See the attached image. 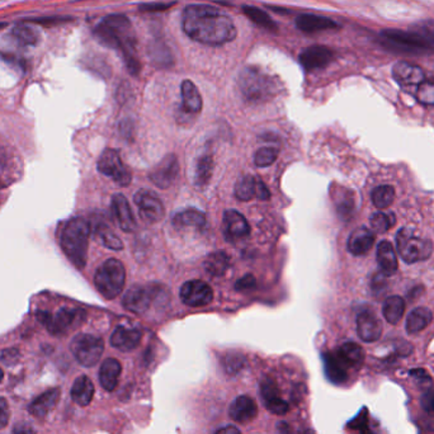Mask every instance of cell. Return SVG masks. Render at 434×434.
<instances>
[{"mask_svg":"<svg viewBox=\"0 0 434 434\" xmlns=\"http://www.w3.org/2000/svg\"><path fill=\"white\" fill-rule=\"evenodd\" d=\"M59 399H60V388L47 390L46 393L40 395L37 399L31 402L28 410L36 418H45L56 407Z\"/></svg>","mask_w":434,"mask_h":434,"instance_id":"27","label":"cell"},{"mask_svg":"<svg viewBox=\"0 0 434 434\" xmlns=\"http://www.w3.org/2000/svg\"><path fill=\"white\" fill-rule=\"evenodd\" d=\"M410 31L414 32L427 45L428 48L434 47V20L416 23Z\"/></svg>","mask_w":434,"mask_h":434,"instance_id":"44","label":"cell"},{"mask_svg":"<svg viewBox=\"0 0 434 434\" xmlns=\"http://www.w3.org/2000/svg\"><path fill=\"white\" fill-rule=\"evenodd\" d=\"M302 434H315V432L313 429H306V430H305V432Z\"/></svg>","mask_w":434,"mask_h":434,"instance_id":"58","label":"cell"},{"mask_svg":"<svg viewBox=\"0 0 434 434\" xmlns=\"http://www.w3.org/2000/svg\"><path fill=\"white\" fill-rule=\"evenodd\" d=\"M94 34L102 45L120 50L131 75H139L140 59L136 50V36L130 20L122 14H111L94 28Z\"/></svg>","mask_w":434,"mask_h":434,"instance_id":"2","label":"cell"},{"mask_svg":"<svg viewBox=\"0 0 434 434\" xmlns=\"http://www.w3.org/2000/svg\"><path fill=\"white\" fill-rule=\"evenodd\" d=\"M230 267V257L225 252H214L205 261V269L212 277H221L226 273Z\"/></svg>","mask_w":434,"mask_h":434,"instance_id":"35","label":"cell"},{"mask_svg":"<svg viewBox=\"0 0 434 434\" xmlns=\"http://www.w3.org/2000/svg\"><path fill=\"white\" fill-rule=\"evenodd\" d=\"M296 26L305 34H316L339 27L334 20L316 14H301L296 20Z\"/></svg>","mask_w":434,"mask_h":434,"instance_id":"22","label":"cell"},{"mask_svg":"<svg viewBox=\"0 0 434 434\" xmlns=\"http://www.w3.org/2000/svg\"><path fill=\"white\" fill-rule=\"evenodd\" d=\"M374 240H376L374 234L369 229L365 226L358 227L348 239V250L355 257H360L368 253L372 249Z\"/></svg>","mask_w":434,"mask_h":434,"instance_id":"23","label":"cell"},{"mask_svg":"<svg viewBox=\"0 0 434 434\" xmlns=\"http://www.w3.org/2000/svg\"><path fill=\"white\" fill-rule=\"evenodd\" d=\"M216 434H241V432L234 426H227V427L221 428L220 430L216 432Z\"/></svg>","mask_w":434,"mask_h":434,"instance_id":"57","label":"cell"},{"mask_svg":"<svg viewBox=\"0 0 434 434\" xmlns=\"http://www.w3.org/2000/svg\"><path fill=\"white\" fill-rule=\"evenodd\" d=\"M371 226L376 233H385L396 224L395 215L391 212H377L371 216Z\"/></svg>","mask_w":434,"mask_h":434,"instance_id":"45","label":"cell"},{"mask_svg":"<svg viewBox=\"0 0 434 434\" xmlns=\"http://www.w3.org/2000/svg\"><path fill=\"white\" fill-rule=\"evenodd\" d=\"M172 222L178 229H196L202 230L206 226V215L197 208H184L174 215Z\"/></svg>","mask_w":434,"mask_h":434,"instance_id":"25","label":"cell"},{"mask_svg":"<svg viewBox=\"0 0 434 434\" xmlns=\"http://www.w3.org/2000/svg\"><path fill=\"white\" fill-rule=\"evenodd\" d=\"M86 311L81 308H60L55 315L46 311L37 314L39 320L46 325L47 330L54 335L67 334V332L81 325L86 320Z\"/></svg>","mask_w":434,"mask_h":434,"instance_id":"7","label":"cell"},{"mask_svg":"<svg viewBox=\"0 0 434 434\" xmlns=\"http://www.w3.org/2000/svg\"><path fill=\"white\" fill-rule=\"evenodd\" d=\"M141 339L142 333L140 329L120 325L114 329V334L111 335V344L121 352H131L139 347Z\"/></svg>","mask_w":434,"mask_h":434,"instance_id":"19","label":"cell"},{"mask_svg":"<svg viewBox=\"0 0 434 434\" xmlns=\"http://www.w3.org/2000/svg\"><path fill=\"white\" fill-rule=\"evenodd\" d=\"M264 405L271 413L276 415H285L290 410L287 401L283 400L280 396L271 399V400L264 401Z\"/></svg>","mask_w":434,"mask_h":434,"instance_id":"48","label":"cell"},{"mask_svg":"<svg viewBox=\"0 0 434 434\" xmlns=\"http://www.w3.org/2000/svg\"><path fill=\"white\" fill-rule=\"evenodd\" d=\"M183 29L192 40L210 46L225 45L238 34L231 18L208 4H191L184 9Z\"/></svg>","mask_w":434,"mask_h":434,"instance_id":"1","label":"cell"},{"mask_svg":"<svg viewBox=\"0 0 434 434\" xmlns=\"http://www.w3.org/2000/svg\"><path fill=\"white\" fill-rule=\"evenodd\" d=\"M433 320L432 311L427 308H416L407 315V332L409 334H416Z\"/></svg>","mask_w":434,"mask_h":434,"instance_id":"34","label":"cell"},{"mask_svg":"<svg viewBox=\"0 0 434 434\" xmlns=\"http://www.w3.org/2000/svg\"><path fill=\"white\" fill-rule=\"evenodd\" d=\"M126 268L118 259H107L94 274V285L104 299L114 300L125 288Z\"/></svg>","mask_w":434,"mask_h":434,"instance_id":"5","label":"cell"},{"mask_svg":"<svg viewBox=\"0 0 434 434\" xmlns=\"http://www.w3.org/2000/svg\"><path fill=\"white\" fill-rule=\"evenodd\" d=\"M94 385L88 376H81L74 382L72 398L81 407H87L93 400Z\"/></svg>","mask_w":434,"mask_h":434,"instance_id":"33","label":"cell"},{"mask_svg":"<svg viewBox=\"0 0 434 434\" xmlns=\"http://www.w3.org/2000/svg\"><path fill=\"white\" fill-rule=\"evenodd\" d=\"M416 100L424 106H434V78H426V81L416 88L414 94Z\"/></svg>","mask_w":434,"mask_h":434,"instance_id":"43","label":"cell"},{"mask_svg":"<svg viewBox=\"0 0 434 434\" xmlns=\"http://www.w3.org/2000/svg\"><path fill=\"white\" fill-rule=\"evenodd\" d=\"M229 414L233 421L244 424L257 418L258 407L252 398H249L247 395H241L230 405Z\"/></svg>","mask_w":434,"mask_h":434,"instance_id":"21","label":"cell"},{"mask_svg":"<svg viewBox=\"0 0 434 434\" xmlns=\"http://www.w3.org/2000/svg\"><path fill=\"white\" fill-rule=\"evenodd\" d=\"M335 354L348 368H360L365 361L363 349L361 346H358L353 341H348V343L341 344Z\"/></svg>","mask_w":434,"mask_h":434,"instance_id":"31","label":"cell"},{"mask_svg":"<svg viewBox=\"0 0 434 434\" xmlns=\"http://www.w3.org/2000/svg\"><path fill=\"white\" fill-rule=\"evenodd\" d=\"M421 409L428 414H434V388L421 395Z\"/></svg>","mask_w":434,"mask_h":434,"instance_id":"51","label":"cell"},{"mask_svg":"<svg viewBox=\"0 0 434 434\" xmlns=\"http://www.w3.org/2000/svg\"><path fill=\"white\" fill-rule=\"evenodd\" d=\"M395 200V189L391 186H379L372 191V202L380 210L388 208Z\"/></svg>","mask_w":434,"mask_h":434,"instance_id":"42","label":"cell"},{"mask_svg":"<svg viewBox=\"0 0 434 434\" xmlns=\"http://www.w3.org/2000/svg\"><path fill=\"white\" fill-rule=\"evenodd\" d=\"M357 333L362 341L374 343L382 334V324L371 311H363L357 316Z\"/></svg>","mask_w":434,"mask_h":434,"instance_id":"20","label":"cell"},{"mask_svg":"<svg viewBox=\"0 0 434 434\" xmlns=\"http://www.w3.org/2000/svg\"><path fill=\"white\" fill-rule=\"evenodd\" d=\"M257 188H258V178L253 175H245L236 182L235 186V197L239 201L247 202L257 197Z\"/></svg>","mask_w":434,"mask_h":434,"instance_id":"38","label":"cell"},{"mask_svg":"<svg viewBox=\"0 0 434 434\" xmlns=\"http://www.w3.org/2000/svg\"><path fill=\"white\" fill-rule=\"evenodd\" d=\"M405 311V301L401 296H390L388 300L385 301L382 314L388 324H398L402 319V315Z\"/></svg>","mask_w":434,"mask_h":434,"instance_id":"36","label":"cell"},{"mask_svg":"<svg viewBox=\"0 0 434 434\" xmlns=\"http://www.w3.org/2000/svg\"><path fill=\"white\" fill-rule=\"evenodd\" d=\"M396 247L407 264L426 261L433 253V243L410 227H402L398 231Z\"/></svg>","mask_w":434,"mask_h":434,"instance_id":"6","label":"cell"},{"mask_svg":"<svg viewBox=\"0 0 434 434\" xmlns=\"http://www.w3.org/2000/svg\"><path fill=\"white\" fill-rule=\"evenodd\" d=\"M257 287V280L253 274H245L243 276L240 280L235 283V288L239 292H247V291H253Z\"/></svg>","mask_w":434,"mask_h":434,"instance_id":"49","label":"cell"},{"mask_svg":"<svg viewBox=\"0 0 434 434\" xmlns=\"http://www.w3.org/2000/svg\"><path fill=\"white\" fill-rule=\"evenodd\" d=\"M161 292L156 285H137L127 291L122 299V306L134 313L144 314L154 302Z\"/></svg>","mask_w":434,"mask_h":434,"instance_id":"10","label":"cell"},{"mask_svg":"<svg viewBox=\"0 0 434 434\" xmlns=\"http://www.w3.org/2000/svg\"><path fill=\"white\" fill-rule=\"evenodd\" d=\"M134 202L139 208L140 217L145 222L154 224L163 220L165 216V208L161 198L150 189H140L135 194Z\"/></svg>","mask_w":434,"mask_h":434,"instance_id":"13","label":"cell"},{"mask_svg":"<svg viewBox=\"0 0 434 434\" xmlns=\"http://www.w3.org/2000/svg\"><path fill=\"white\" fill-rule=\"evenodd\" d=\"M70 351L81 366L93 367L100 362L104 351V343L95 335L79 334L72 341Z\"/></svg>","mask_w":434,"mask_h":434,"instance_id":"8","label":"cell"},{"mask_svg":"<svg viewBox=\"0 0 434 434\" xmlns=\"http://www.w3.org/2000/svg\"><path fill=\"white\" fill-rule=\"evenodd\" d=\"M278 158V150L276 147H261L254 156L255 165L259 168H266L272 165Z\"/></svg>","mask_w":434,"mask_h":434,"instance_id":"46","label":"cell"},{"mask_svg":"<svg viewBox=\"0 0 434 434\" xmlns=\"http://www.w3.org/2000/svg\"><path fill=\"white\" fill-rule=\"evenodd\" d=\"M243 12L257 26L268 29V31H276L277 29L276 22L263 9L252 7V6H245V7H243Z\"/></svg>","mask_w":434,"mask_h":434,"instance_id":"40","label":"cell"},{"mask_svg":"<svg viewBox=\"0 0 434 434\" xmlns=\"http://www.w3.org/2000/svg\"><path fill=\"white\" fill-rule=\"evenodd\" d=\"M181 300L189 308L208 306L214 300V291L210 285L201 280H187L179 291Z\"/></svg>","mask_w":434,"mask_h":434,"instance_id":"12","label":"cell"},{"mask_svg":"<svg viewBox=\"0 0 434 434\" xmlns=\"http://www.w3.org/2000/svg\"><path fill=\"white\" fill-rule=\"evenodd\" d=\"M179 174V161L175 154H168L149 172V179L156 187L167 189Z\"/></svg>","mask_w":434,"mask_h":434,"instance_id":"14","label":"cell"},{"mask_svg":"<svg viewBox=\"0 0 434 434\" xmlns=\"http://www.w3.org/2000/svg\"><path fill=\"white\" fill-rule=\"evenodd\" d=\"M244 363H245V360L241 354H227L224 361V367L229 374H236L243 368Z\"/></svg>","mask_w":434,"mask_h":434,"instance_id":"47","label":"cell"},{"mask_svg":"<svg viewBox=\"0 0 434 434\" xmlns=\"http://www.w3.org/2000/svg\"><path fill=\"white\" fill-rule=\"evenodd\" d=\"M393 75L396 83L400 86L405 92L414 94L416 88L426 81L427 75L423 72V69L416 67L414 64L400 61L393 69Z\"/></svg>","mask_w":434,"mask_h":434,"instance_id":"15","label":"cell"},{"mask_svg":"<svg viewBox=\"0 0 434 434\" xmlns=\"http://www.w3.org/2000/svg\"><path fill=\"white\" fill-rule=\"evenodd\" d=\"M377 262L384 276H393L398 271V258L390 241H381L377 247Z\"/></svg>","mask_w":434,"mask_h":434,"instance_id":"30","label":"cell"},{"mask_svg":"<svg viewBox=\"0 0 434 434\" xmlns=\"http://www.w3.org/2000/svg\"><path fill=\"white\" fill-rule=\"evenodd\" d=\"M301 65L308 72L320 70L334 60V53L327 46H310L305 48L299 56Z\"/></svg>","mask_w":434,"mask_h":434,"instance_id":"17","label":"cell"},{"mask_svg":"<svg viewBox=\"0 0 434 434\" xmlns=\"http://www.w3.org/2000/svg\"><path fill=\"white\" fill-rule=\"evenodd\" d=\"M9 421V410L4 399H0V429L7 427Z\"/></svg>","mask_w":434,"mask_h":434,"instance_id":"53","label":"cell"},{"mask_svg":"<svg viewBox=\"0 0 434 434\" xmlns=\"http://www.w3.org/2000/svg\"><path fill=\"white\" fill-rule=\"evenodd\" d=\"M72 18H67V17H48V18H40V20H32L34 23L37 25H43V26H53V25H59L62 22H67Z\"/></svg>","mask_w":434,"mask_h":434,"instance_id":"52","label":"cell"},{"mask_svg":"<svg viewBox=\"0 0 434 434\" xmlns=\"http://www.w3.org/2000/svg\"><path fill=\"white\" fill-rule=\"evenodd\" d=\"M13 434H36L34 433V428L28 426L26 423H20L17 424L13 429Z\"/></svg>","mask_w":434,"mask_h":434,"instance_id":"55","label":"cell"},{"mask_svg":"<svg viewBox=\"0 0 434 434\" xmlns=\"http://www.w3.org/2000/svg\"><path fill=\"white\" fill-rule=\"evenodd\" d=\"M384 46L401 53H419L428 50L427 45L412 31L385 29L381 32Z\"/></svg>","mask_w":434,"mask_h":434,"instance_id":"11","label":"cell"},{"mask_svg":"<svg viewBox=\"0 0 434 434\" xmlns=\"http://www.w3.org/2000/svg\"><path fill=\"white\" fill-rule=\"evenodd\" d=\"M175 4V1H170V3H144L140 4V11L142 12H164L170 7H173Z\"/></svg>","mask_w":434,"mask_h":434,"instance_id":"50","label":"cell"},{"mask_svg":"<svg viewBox=\"0 0 434 434\" xmlns=\"http://www.w3.org/2000/svg\"><path fill=\"white\" fill-rule=\"evenodd\" d=\"M323 362L325 374L330 382H333L335 385H341L348 380L349 368L338 358L337 354L330 352L323 354Z\"/></svg>","mask_w":434,"mask_h":434,"instance_id":"26","label":"cell"},{"mask_svg":"<svg viewBox=\"0 0 434 434\" xmlns=\"http://www.w3.org/2000/svg\"><path fill=\"white\" fill-rule=\"evenodd\" d=\"M6 27V23H0V28Z\"/></svg>","mask_w":434,"mask_h":434,"instance_id":"60","label":"cell"},{"mask_svg":"<svg viewBox=\"0 0 434 434\" xmlns=\"http://www.w3.org/2000/svg\"><path fill=\"white\" fill-rule=\"evenodd\" d=\"M222 231L225 239L238 241L245 239L250 234V226L244 215L236 210H226L222 217Z\"/></svg>","mask_w":434,"mask_h":434,"instance_id":"16","label":"cell"},{"mask_svg":"<svg viewBox=\"0 0 434 434\" xmlns=\"http://www.w3.org/2000/svg\"><path fill=\"white\" fill-rule=\"evenodd\" d=\"M18 351L17 349H9V351H4L3 352V361L7 362L9 363V361L12 360V358H18Z\"/></svg>","mask_w":434,"mask_h":434,"instance_id":"56","label":"cell"},{"mask_svg":"<svg viewBox=\"0 0 434 434\" xmlns=\"http://www.w3.org/2000/svg\"><path fill=\"white\" fill-rule=\"evenodd\" d=\"M181 92L183 107L187 111L188 114H200L202 106H203V102H202L200 90H198V88L194 86V81H183Z\"/></svg>","mask_w":434,"mask_h":434,"instance_id":"32","label":"cell"},{"mask_svg":"<svg viewBox=\"0 0 434 434\" xmlns=\"http://www.w3.org/2000/svg\"><path fill=\"white\" fill-rule=\"evenodd\" d=\"M90 224L83 217H74L62 229L60 244L67 259L78 269L87 264Z\"/></svg>","mask_w":434,"mask_h":434,"instance_id":"3","label":"cell"},{"mask_svg":"<svg viewBox=\"0 0 434 434\" xmlns=\"http://www.w3.org/2000/svg\"><path fill=\"white\" fill-rule=\"evenodd\" d=\"M112 212L118 226L125 233H134L136 230V219L134 211L123 194H114L112 197Z\"/></svg>","mask_w":434,"mask_h":434,"instance_id":"18","label":"cell"},{"mask_svg":"<svg viewBox=\"0 0 434 434\" xmlns=\"http://www.w3.org/2000/svg\"><path fill=\"white\" fill-rule=\"evenodd\" d=\"M122 366L116 358H107L102 363L100 369V382L102 388L107 391H114L118 385Z\"/></svg>","mask_w":434,"mask_h":434,"instance_id":"29","label":"cell"},{"mask_svg":"<svg viewBox=\"0 0 434 434\" xmlns=\"http://www.w3.org/2000/svg\"><path fill=\"white\" fill-rule=\"evenodd\" d=\"M215 159L212 150L208 147L197 159L194 170V184L196 187L205 188L208 186L214 174Z\"/></svg>","mask_w":434,"mask_h":434,"instance_id":"24","label":"cell"},{"mask_svg":"<svg viewBox=\"0 0 434 434\" xmlns=\"http://www.w3.org/2000/svg\"><path fill=\"white\" fill-rule=\"evenodd\" d=\"M3 380V371H1V368H0V382Z\"/></svg>","mask_w":434,"mask_h":434,"instance_id":"59","label":"cell"},{"mask_svg":"<svg viewBox=\"0 0 434 434\" xmlns=\"http://www.w3.org/2000/svg\"><path fill=\"white\" fill-rule=\"evenodd\" d=\"M149 56L155 67H168L173 64V54L165 43V41L159 36H155L154 39L150 41Z\"/></svg>","mask_w":434,"mask_h":434,"instance_id":"28","label":"cell"},{"mask_svg":"<svg viewBox=\"0 0 434 434\" xmlns=\"http://www.w3.org/2000/svg\"><path fill=\"white\" fill-rule=\"evenodd\" d=\"M12 36L23 46H36L40 41V34L28 25H18L12 29Z\"/></svg>","mask_w":434,"mask_h":434,"instance_id":"41","label":"cell"},{"mask_svg":"<svg viewBox=\"0 0 434 434\" xmlns=\"http://www.w3.org/2000/svg\"><path fill=\"white\" fill-rule=\"evenodd\" d=\"M333 200L335 201L337 211L341 219H351L354 211V198L352 194L347 189L338 188V191L333 194Z\"/></svg>","mask_w":434,"mask_h":434,"instance_id":"39","label":"cell"},{"mask_svg":"<svg viewBox=\"0 0 434 434\" xmlns=\"http://www.w3.org/2000/svg\"><path fill=\"white\" fill-rule=\"evenodd\" d=\"M100 173L109 177L114 183L121 187H127L133 181V173L123 164L121 159L120 153L114 149H107L100 155V161L97 164Z\"/></svg>","mask_w":434,"mask_h":434,"instance_id":"9","label":"cell"},{"mask_svg":"<svg viewBox=\"0 0 434 434\" xmlns=\"http://www.w3.org/2000/svg\"><path fill=\"white\" fill-rule=\"evenodd\" d=\"M94 234L102 245L112 249V250H122L123 243L120 238L114 234V230L104 222H98L94 227Z\"/></svg>","mask_w":434,"mask_h":434,"instance_id":"37","label":"cell"},{"mask_svg":"<svg viewBox=\"0 0 434 434\" xmlns=\"http://www.w3.org/2000/svg\"><path fill=\"white\" fill-rule=\"evenodd\" d=\"M239 88L243 97L250 103L267 102L278 92V84L273 76L254 67L243 69L239 75Z\"/></svg>","mask_w":434,"mask_h":434,"instance_id":"4","label":"cell"},{"mask_svg":"<svg viewBox=\"0 0 434 434\" xmlns=\"http://www.w3.org/2000/svg\"><path fill=\"white\" fill-rule=\"evenodd\" d=\"M271 197V192L268 189L266 183L262 181L261 178H258V188H257V198H259L262 201L269 200Z\"/></svg>","mask_w":434,"mask_h":434,"instance_id":"54","label":"cell"}]
</instances>
